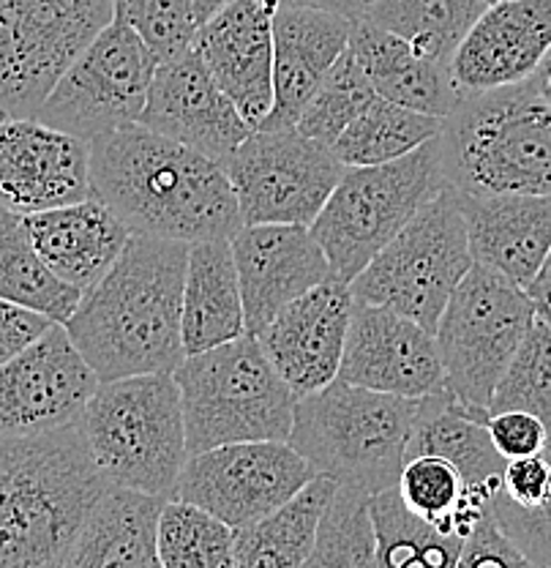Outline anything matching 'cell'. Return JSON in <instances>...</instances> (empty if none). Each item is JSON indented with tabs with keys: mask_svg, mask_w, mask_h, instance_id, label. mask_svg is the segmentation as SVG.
I'll use <instances>...</instances> for the list:
<instances>
[{
	"mask_svg": "<svg viewBox=\"0 0 551 568\" xmlns=\"http://www.w3.org/2000/svg\"><path fill=\"white\" fill-rule=\"evenodd\" d=\"M91 194L132 233L183 244L233 239L243 224L222 164L142 123L91 142Z\"/></svg>",
	"mask_w": 551,
	"mask_h": 568,
	"instance_id": "obj_1",
	"label": "cell"
},
{
	"mask_svg": "<svg viewBox=\"0 0 551 568\" xmlns=\"http://www.w3.org/2000/svg\"><path fill=\"white\" fill-rule=\"evenodd\" d=\"M188 246L132 233L115 265L82 293L63 325L99 381L175 372L186 358L181 312Z\"/></svg>",
	"mask_w": 551,
	"mask_h": 568,
	"instance_id": "obj_2",
	"label": "cell"
},
{
	"mask_svg": "<svg viewBox=\"0 0 551 568\" xmlns=\"http://www.w3.org/2000/svg\"><path fill=\"white\" fill-rule=\"evenodd\" d=\"M110 487L80 422L0 437V568H55Z\"/></svg>",
	"mask_w": 551,
	"mask_h": 568,
	"instance_id": "obj_3",
	"label": "cell"
},
{
	"mask_svg": "<svg viewBox=\"0 0 551 568\" xmlns=\"http://www.w3.org/2000/svg\"><path fill=\"white\" fill-rule=\"evenodd\" d=\"M456 194H551V104L530 80L461 93L437 134Z\"/></svg>",
	"mask_w": 551,
	"mask_h": 568,
	"instance_id": "obj_4",
	"label": "cell"
},
{
	"mask_svg": "<svg viewBox=\"0 0 551 568\" xmlns=\"http://www.w3.org/2000/svg\"><path fill=\"white\" fill-rule=\"evenodd\" d=\"M418 410L420 399L336 377L300 396L287 443L317 473L375 495L399 481Z\"/></svg>",
	"mask_w": 551,
	"mask_h": 568,
	"instance_id": "obj_5",
	"label": "cell"
},
{
	"mask_svg": "<svg viewBox=\"0 0 551 568\" xmlns=\"http://www.w3.org/2000/svg\"><path fill=\"white\" fill-rule=\"evenodd\" d=\"M80 426L106 481L173 497L188 462L181 386L173 372L102 381Z\"/></svg>",
	"mask_w": 551,
	"mask_h": 568,
	"instance_id": "obj_6",
	"label": "cell"
},
{
	"mask_svg": "<svg viewBox=\"0 0 551 568\" xmlns=\"http://www.w3.org/2000/svg\"><path fill=\"white\" fill-rule=\"evenodd\" d=\"M173 375L181 386L188 457L227 443L289 440L298 394L254 334L186 355Z\"/></svg>",
	"mask_w": 551,
	"mask_h": 568,
	"instance_id": "obj_7",
	"label": "cell"
},
{
	"mask_svg": "<svg viewBox=\"0 0 551 568\" xmlns=\"http://www.w3.org/2000/svg\"><path fill=\"white\" fill-rule=\"evenodd\" d=\"M442 189L446 178L437 138L394 162L347 168L312 224L334 274L353 282Z\"/></svg>",
	"mask_w": 551,
	"mask_h": 568,
	"instance_id": "obj_8",
	"label": "cell"
},
{
	"mask_svg": "<svg viewBox=\"0 0 551 568\" xmlns=\"http://www.w3.org/2000/svg\"><path fill=\"white\" fill-rule=\"evenodd\" d=\"M472 263L465 213L456 194L442 189L379 248L349 290L358 301L388 306L435 334Z\"/></svg>",
	"mask_w": 551,
	"mask_h": 568,
	"instance_id": "obj_9",
	"label": "cell"
},
{
	"mask_svg": "<svg viewBox=\"0 0 551 568\" xmlns=\"http://www.w3.org/2000/svg\"><path fill=\"white\" fill-rule=\"evenodd\" d=\"M535 306L524 287L472 263L437 323L446 388L467 410L489 418L491 396L517 355Z\"/></svg>",
	"mask_w": 551,
	"mask_h": 568,
	"instance_id": "obj_10",
	"label": "cell"
},
{
	"mask_svg": "<svg viewBox=\"0 0 551 568\" xmlns=\"http://www.w3.org/2000/svg\"><path fill=\"white\" fill-rule=\"evenodd\" d=\"M112 20V0H0V115H35Z\"/></svg>",
	"mask_w": 551,
	"mask_h": 568,
	"instance_id": "obj_11",
	"label": "cell"
},
{
	"mask_svg": "<svg viewBox=\"0 0 551 568\" xmlns=\"http://www.w3.org/2000/svg\"><path fill=\"white\" fill-rule=\"evenodd\" d=\"M159 58L132 26L112 20L80 52L33 118L91 145L102 134L140 123Z\"/></svg>",
	"mask_w": 551,
	"mask_h": 568,
	"instance_id": "obj_12",
	"label": "cell"
},
{
	"mask_svg": "<svg viewBox=\"0 0 551 568\" xmlns=\"http://www.w3.org/2000/svg\"><path fill=\"white\" fill-rule=\"evenodd\" d=\"M345 164L298 129H254L224 164L243 224H304L325 209Z\"/></svg>",
	"mask_w": 551,
	"mask_h": 568,
	"instance_id": "obj_13",
	"label": "cell"
},
{
	"mask_svg": "<svg viewBox=\"0 0 551 568\" xmlns=\"http://www.w3.org/2000/svg\"><path fill=\"white\" fill-rule=\"evenodd\" d=\"M317 476L287 440L227 443L192 454L173 489L177 500L216 514L233 530L248 528Z\"/></svg>",
	"mask_w": 551,
	"mask_h": 568,
	"instance_id": "obj_14",
	"label": "cell"
},
{
	"mask_svg": "<svg viewBox=\"0 0 551 568\" xmlns=\"http://www.w3.org/2000/svg\"><path fill=\"white\" fill-rule=\"evenodd\" d=\"M99 383L67 325L52 323L25 351L0 364V437L76 424Z\"/></svg>",
	"mask_w": 551,
	"mask_h": 568,
	"instance_id": "obj_15",
	"label": "cell"
},
{
	"mask_svg": "<svg viewBox=\"0 0 551 568\" xmlns=\"http://www.w3.org/2000/svg\"><path fill=\"white\" fill-rule=\"evenodd\" d=\"M91 197V145L33 115H0V209L20 216Z\"/></svg>",
	"mask_w": 551,
	"mask_h": 568,
	"instance_id": "obj_16",
	"label": "cell"
},
{
	"mask_svg": "<svg viewBox=\"0 0 551 568\" xmlns=\"http://www.w3.org/2000/svg\"><path fill=\"white\" fill-rule=\"evenodd\" d=\"M339 377L355 386L424 399L446 388L437 336L415 320L355 298Z\"/></svg>",
	"mask_w": 551,
	"mask_h": 568,
	"instance_id": "obj_17",
	"label": "cell"
},
{
	"mask_svg": "<svg viewBox=\"0 0 551 568\" xmlns=\"http://www.w3.org/2000/svg\"><path fill=\"white\" fill-rule=\"evenodd\" d=\"M140 123L194 148L222 168L254 132L194 47L159 63Z\"/></svg>",
	"mask_w": 551,
	"mask_h": 568,
	"instance_id": "obj_18",
	"label": "cell"
},
{
	"mask_svg": "<svg viewBox=\"0 0 551 568\" xmlns=\"http://www.w3.org/2000/svg\"><path fill=\"white\" fill-rule=\"evenodd\" d=\"M353 304L349 282L330 276L284 306L257 334L271 364L298 399L339 377Z\"/></svg>",
	"mask_w": 551,
	"mask_h": 568,
	"instance_id": "obj_19",
	"label": "cell"
},
{
	"mask_svg": "<svg viewBox=\"0 0 551 568\" xmlns=\"http://www.w3.org/2000/svg\"><path fill=\"white\" fill-rule=\"evenodd\" d=\"M246 334L257 336L278 312L330 280L328 257L304 224H241L233 235Z\"/></svg>",
	"mask_w": 551,
	"mask_h": 568,
	"instance_id": "obj_20",
	"label": "cell"
},
{
	"mask_svg": "<svg viewBox=\"0 0 551 568\" xmlns=\"http://www.w3.org/2000/svg\"><path fill=\"white\" fill-rule=\"evenodd\" d=\"M278 0H229L194 36L213 80L257 129L274 106V14Z\"/></svg>",
	"mask_w": 551,
	"mask_h": 568,
	"instance_id": "obj_21",
	"label": "cell"
},
{
	"mask_svg": "<svg viewBox=\"0 0 551 568\" xmlns=\"http://www.w3.org/2000/svg\"><path fill=\"white\" fill-rule=\"evenodd\" d=\"M551 50V0H497L486 6L450 58L459 93L494 91L530 80Z\"/></svg>",
	"mask_w": 551,
	"mask_h": 568,
	"instance_id": "obj_22",
	"label": "cell"
},
{
	"mask_svg": "<svg viewBox=\"0 0 551 568\" xmlns=\"http://www.w3.org/2000/svg\"><path fill=\"white\" fill-rule=\"evenodd\" d=\"M353 17L314 6L278 3L274 14V106L257 129L298 123L319 82L349 47Z\"/></svg>",
	"mask_w": 551,
	"mask_h": 568,
	"instance_id": "obj_23",
	"label": "cell"
},
{
	"mask_svg": "<svg viewBox=\"0 0 551 568\" xmlns=\"http://www.w3.org/2000/svg\"><path fill=\"white\" fill-rule=\"evenodd\" d=\"M456 200L472 260L527 287L551 248V194H456Z\"/></svg>",
	"mask_w": 551,
	"mask_h": 568,
	"instance_id": "obj_24",
	"label": "cell"
},
{
	"mask_svg": "<svg viewBox=\"0 0 551 568\" xmlns=\"http://www.w3.org/2000/svg\"><path fill=\"white\" fill-rule=\"evenodd\" d=\"M35 252L63 282L85 293L115 265L132 230L99 197L22 216Z\"/></svg>",
	"mask_w": 551,
	"mask_h": 568,
	"instance_id": "obj_25",
	"label": "cell"
},
{
	"mask_svg": "<svg viewBox=\"0 0 551 568\" xmlns=\"http://www.w3.org/2000/svg\"><path fill=\"white\" fill-rule=\"evenodd\" d=\"M349 50L369 77L377 97L446 118L459 102L448 63L426 55L401 36L358 17L349 33Z\"/></svg>",
	"mask_w": 551,
	"mask_h": 568,
	"instance_id": "obj_26",
	"label": "cell"
},
{
	"mask_svg": "<svg viewBox=\"0 0 551 568\" xmlns=\"http://www.w3.org/2000/svg\"><path fill=\"white\" fill-rule=\"evenodd\" d=\"M167 500L170 497L110 484L104 495L93 503L63 566L156 568L159 517Z\"/></svg>",
	"mask_w": 551,
	"mask_h": 568,
	"instance_id": "obj_27",
	"label": "cell"
},
{
	"mask_svg": "<svg viewBox=\"0 0 551 568\" xmlns=\"http://www.w3.org/2000/svg\"><path fill=\"white\" fill-rule=\"evenodd\" d=\"M486 422L489 418L467 410L448 388L435 390L420 399L418 422L412 426L405 459L418 454L446 457L459 467L476 500L491 506L502 487V470L508 459L497 452Z\"/></svg>",
	"mask_w": 551,
	"mask_h": 568,
	"instance_id": "obj_28",
	"label": "cell"
},
{
	"mask_svg": "<svg viewBox=\"0 0 551 568\" xmlns=\"http://www.w3.org/2000/svg\"><path fill=\"white\" fill-rule=\"evenodd\" d=\"M181 334L186 355L211 351L246 334L233 239L200 241L188 246Z\"/></svg>",
	"mask_w": 551,
	"mask_h": 568,
	"instance_id": "obj_29",
	"label": "cell"
},
{
	"mask_svg": "<svg viewBox=\"0 0 551 568\" xmlns=\"http://www.w3.org/2000/svg\"><path fill=\"white\" fill-rule=\"evenodd\" d=\"M336 478L317 473L304 489L248 528L235 530V568H300L312 558Z\"/></svg>",
	"mask_w": 551,
	"mask_h": 568,
	"instance_id": "obj_30",
	"label": "cell"
},
{
	"mask_svg": "<svg viewBox=\"0 0 551 568\" xmlns=\"http://www.w3.org/2000/svg\"><path fill=\"white\" fill-rule=\"evenodd\" d=\"M0 298L67 323L82 290L63 282L35 252L20 213L0 209Z\"/></svg>",
	"mask_w": 551,
	"mask_h": 568,
	"instance_id": "obj_31",
	"label": "cell"
},
{
	"mask_svg": "<svg viewBox=\"0 0 551 568\" xmlns=\"http://www.w3.org/2000/svg\"><path fill=\"white\" fill-rule=\"evenodd\" d=\"M442 118L377 97L330 145L345 168L385 164L437 138Z\"/></svg>",
	"mask_w": 551,
	"mask_h": 568,
	"instance_id": "obj_32",
	"label": "cell"
},
{
	"mask_svg": "<svg viewBox=\"0 0 551 568\" xmlns=\"http://www.w3.org/2000/svg\"><path fill=\"white\" fill-rule=\"evenodd\" d=\"M486 6L489 0H371L360 17L450 67L456 47L470 33Z\"/></svg>",
	"mask_w": 551,
	"mask_h": 568,
	"instance_id": "obj_33",
	"label": "cell"
},
{
	"mask_svg": "<svg viewBox=\"0 0 551 568\" xmlns=\"http://www.w3.org/2000/svg\"><path fill=\"white\" fill-rule=\"evenodd\" d=\"M371 523L377 536V566L382 568H453L461 538L446 536L401 500L399 489L371 495Z\"/></svg>",
	"mask_w": 551,
	"mask_h": 568,
	"instance_id": "obj_34",
	"label": "cell"
},
{
	"mask_svg": "<svg viewBox=\"0 0 551 568\" xmlns=\"http://www.w3.org/2000/svg\"><path fill=\"white\" fill-rule=\"evenodd\" d=\"M396 489L418 517L461 541L489 508L476 500L459 467L437 454H418L405 459Z\"/></svg>",
	"mask_w": 551,
	"mask_h": 568,
	"instance_id": "obj_35",
	"label": "cell"
},
{
	"mask_svg": "<svg viewBox=\"0 0 551 568\" xmlns=\"http://www.w3.org/2000/svg\"><path fill=\"white\" fill-rule=\"evenodd\" d=\"M159 566L235 568V530L216 514L170 497L159 517Z\"/></svg>",
	"mask_w": 551,
	"mask_h": 568,
	"instance_id": "obj_36",
	"label": "cell"
},
{
	"mask_svg": "<svg viewBox=\"0 0 551 568\" xmlns=\"http://www.w3.org/2000/svg\"><path fill=\"white\" fill-rule=\"evenodd\" d=\"M309 568H369L377 566V536L371 523V493L336 484L317 528Z\"/></svg>",
	"mask_w": 551,
	"mask_h": 568,
	"instance_id": "obj_37",
	"label": "cell"
},
{
	"mask_svg": "<svg viewBox=\"0 0 551 568\" xmlns=\"http://www.w3.org/2000/svg\"><path fill=\"white\" fill-rule=\"evenodd\" d=\"M375 99L377 93L371 88L369 77L360 69L355 52L347 47L339 61L325 74V80L319 82L309 104L304 106L295 129L330 148Z\"/></svg>",
	"mask_w": 551,
	"mask_h": 568,
	"instance_id": "obj_38",
	"label": "cell"
},
{
	"mask_svg": "<svg viewBox=\"0 0 551 568\" xmlns=\"http://www.w3.org/2000/svg\"><path fill=\"white\" fill-rule=\"evenodd\" d=\"M500 410L532 413L551 435V323L538 315L491 396L489 413Z\"/></svg>",
	"mask_w": 551,
	"mask_h": 568,
	"instance_id": "obj_39",
	"label": "cell"
},
{
	"mask_svg": "<svg viewBox=\"0 0 551 568\" xmlns=\"http://www.w3.org/2000/svg\"><path fill=\"white\" fill-rule=\"evenodd\" d=\"M112 6L115 20L132 26L156 52L159 63L194 44L200 28L194 0H112Z\"/></svg>",
	"mask_w": 551,
	"mask_h": 568,
	"instance_id": "obj_40",
	"label": "cell"
},
{
	"mask_svg": "<svg viewBox=\"0 0 551 568\" xmlns=\"http://www.w3.org/2000/svg\"><path fill=\"white\" fill-rule=\"evenodd\" d=\"M547 457L551 459V437L547 443ZM491 511H494L497 523L502 530L517 541V547L527 555L530 566H551V493L547 503L532 511H521V508L508 506L502 500H491Z\"/></svg>",
	"mask_w": 551,
	"mask_h": 568,
	"instance_id": "obj_41",
	"label": "cell"
},
{
	"mask_svg": "<svg viewBox=\"0 0 551 568\" xmlns=\"http://www.w3.org/2000/svg\"><path fill=\"white\" fill-rule=\"evenodd\" d=\"M459 566L461 568H517V566H530L527 555L521 552L511 536L502 530V525L497 523L491 506L486 508L483 517L472 525V530L467 532L465 541H461L459 552Z\"/></svg>",
	"mask_w": 551,
	"mask_h": 568,
	"instance_id": "obj_42",
	"label": "cell"
},
{
	"mask_svg": "<svg viewBox=\"0 0 551 568\" xmlns=\"http://www.w3.org/2000/svg\"><path fill=\"white\" fill-rule=\"evenodd\" d=\"M551 493V459L547 452L532 454V457H517L506 462L502 470V487L494 497L508 506L532 511L543 506Z\"/></svg>",
	"mask_w": 551,
	"mask_h": 568,
	"instance_id": "obj_43",
	"label": "cell"
},
{
	"mask_svg": "<svg viewBox=\"0 0 551 568\" xmlns=\"http://www.w3.org/2000/svg\"><path fill=\"white\" fill-rule=\"evenodd\" d=\"M486 426H489V435L491 440H494L497 452H500L506 459L541 454L551 437L547 424L527 410L489 413V422H486Z\"/></svg>",
	"mask_w": 551,
	"mask_h": 568,
	"instance_id": "obj_44",
	"label": "cell"
},
{
	"mask_svg": "<svg viewBox=\"0 0 551 568\" xmlns=\"http://www.w3.org/2000/svg\"><path fill=\"white\" fill-rule=\"evenodd\" d=\"M55 320L0 298V364L25 351Z\"/></svg>",
	"mask_w": 551,
	"mask_h": 568,
	"instance_id": "obj_45",
	"label": "cell"
},
{
	"mask_svg": "<svg viewBox=\"0 0 551 568\" xmlns=\"http://www.w3.org/2000/svg\"><path fill=\"white\" fill-rule=\"evenodd\" d=\"M524 290L530 295L532 306H535V315L551 323V248L547 252V257H543L538 274L532 276V282Z\"/></svg>",
	"mask_w": 551,
	"mask_h": 568,
	"instance_id": "obj_46",
	"label": "cell"
},
{
	"mask_svg": "<svg viewBox=\"0 0 551 568\" xmlns=\"http://www.w3.org/2000/svg\"><path fill=\"white\" fill-rule=\"evenodd\" d=\"M278 3H298V6H314V9H328V11H339V14L353 17L358 20L364 14L366 3L369 0H278Z\"/></svg>",
	"mask_w": 551,
	"mask_h": 568,
	"instance_id": "obj_47",
	"label": "cell"
},
{
	"mask_svg": "<svg viewBox=\"0 0 551 568\" xmlns=\"http://www.w3.org/2000/svg\"><path fill=\"white\" fill-rule=\"evenodd\" d=\"M532 82H535V85H538L541 97L551 104V50H549V55L543 58V63H541V67H538L535 74H532Z\"/></svg>",
	"mask_w": 551,
	"mask_h": 568,
	"instance_id": "obj_48",
	"label": "cell"
},
{
	"mask_svg": "<svg viewBox=\"0 0 551 568\" xmlns=\"http://www.w3.org/2000/svg\"><path fill=\"white\" fill-rule=\"evenodd\" d=\"M229 0H194V9H197V22L203 26L205 20H211L222 6H227Z\"/></svg>",
	"mask_w": 551,
	"mask_h": 568,
	"instance_id": "obj_49",
	"label": "cell"
},
{
	"mask_svg": "<svg viewBox=\"0 0 551 568\" xmlns=\"http://www.w3.org/2000/svg\"><path fill=\"white\" fill-rule=\"evenodd\" d=\"M489 3H497V0H489Z\"/></svg>",
	"mask_w": 551,
	"mask_h": 568,
	"instance_id": "obj_50",
	"label": "cell"
},
{
	"mask_svg": "<svg viewBox=\"0 0 551 568\" xmlns=\"http://www.w3.org/2000/svg\"><path fill=\"white\" fill-rule=\"evenodd\" d=\"M369 3H371V0H369Z\"/></svg>",
	"mask_w": 551,
	"mask_h": 568,
	"instance_id": "obj_51",
	"label": "cell"
}]
</instances>
